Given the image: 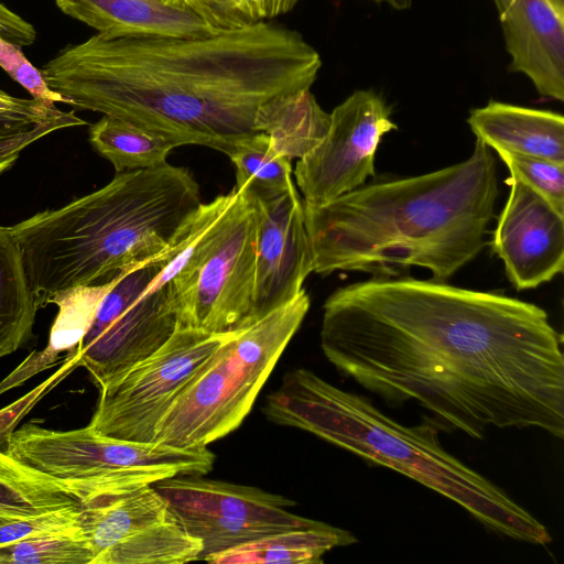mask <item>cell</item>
I'll return each instance as SVG.
<instances>
[{
    "label": "cell",
    "mask_w": 564,
    "mask_h": 564,
    "mask_svg": "<svg viewBox=\"0 0 564 564\" xmlns=\"http://www.w3.org/2000/svg\"><path fill=\"white\" fill-rule=\"evenodd\" d=\"M321 348L390 406L416 402L444 431L564 435L563 338L540 306L435 280L372 276L323 304Z\"/></svg>",
    "instance_id": "6da1fadb"
},
{
    "label": "cell",
    "mask_w": 564,
    "mask_h": 564,
    "mask_svg": "<svg viewBox=\"0 0 564 564\" xmlns=\"http://www.w3.org/2000/svg\"><path fill=\"white\" fill-rule=\"evenodd\" d=\"M322 59L297 31L269 21L206 36L95 34L45 63L75 108L129 121L181 145L229 155L258 132L260 108L311 89Z\"/></svg>",
    "instance_id": "7a4b0ae2"
},
{
    "label": "cell",
    "mask_w": 564,
    "mask_h": 564,
    "mask_svg": "<svg viewBox=\"0 0 564 564\" xmlns=\"http://www.w3.org/2000/svg\"><path fill=\"white\" fill-rule=\"evenodd\" d=\"M497 197L495 158L476 139L463 162L303 203L314 272L399 276L419 267L446 282L484 248Z\"/></svg>",
    "instance_id": "3957f363"
},
{
    "label": "cell",
    "mask_w": 564,
    "mask_h": 564,
    "mask_svg": "<svg viewBox=\"0 0 564 564\" xmlns=\"http://www.w3.org/2000/svg\"><path fill=\"white\" fill-rule=\"evenodd\" d=\"M202 203L189 170L165 162L118 172L104 187L11 226L37 308L160 253Z\"/></svg>",
    "instance_id": "277c9868"
},
{
    "label": "cell",
    "mask_w": 564,
    "mask_h": 564,
    "mask_svg": "<svg viewBox=\"0 0 564 564\" xmlns=\"http://www.w3.org/2000/svg\"><path fill=\"white\" fill-rule=\"evenodd\" d=\"M262 411L278 425L314 434L420 482L500 536L534 545L551 542L545 525L530 511L442 446L441 427L430 416L416 425L401 424L368 398L304 368L284 375Z\"/></svg>",
    "instance_id": "5b68a950"
},
{
    "label": "cell",
    "mask_w": 564,
    "mask_h": 564,
    "mask_svg": "<svg viewBox=\"0 0 564 564\" xmlns=\"http://www.w3.org/2000/svg\"><path fill=\"white\" fill-rule=\"evenodd\" d=\"M172 247L152 285L170 284L178 327L226 334L251 323L257 215L250 196L232 188L202 203Z\"/></svg>",
    "instance_id": "8992f818"
},
{
    "label": "cell",
    "mask_w": 564,
    "mask_h": 564,
    "mask_svg": "<svg viewBox=\"0 0 564 564\" xmlns=\"http://www.w3.org/2000/svg\"><path fill=\"white\" fill-rule=\"evenodd\" d=\"M310 304L303 289L290 302L235 330L162 419L154 442L181 449L204 448L235 431L251 411Z\"/></svg>",
    "instance_id": "52a82bcc"
},
{
    "label": "cell",
    "mask_w": 564,
    "mask_h": 564,
    "mask_svg": "<svg viewBox=\"0 0 564 564\" xmlns=\"http://www.w3.org/2000/svg\"><path fill=\"white\" fill-rule=\"evenodd\" d=\"M8 449L22 463L64 482L80 498L131 490L178 475L204 476L215 454L135 443L100 434L90 425L54 431L28 422L8 437Z\"/></svg>",
    "instance_id": "ba28073f"
},
{
    "label": "cell",
    "mask_w": 564,
    "mask_h": 564,
    "mask_svg": "<svg viewBox=\"0 0 564 564\" xmlns=\"http://www.w3.org/2000/svg\"><path fill=\"white\" fill-rule=\"evenodd\" d=\"M172 256L170 242L120 274L102 297L75 352L99 389L154 354L177 329L170 284L152 285Z\"/></svg>",
    "instance_id": "9c48e42d"
},
{
    "label": "cell",
    "mask_w": 564,
    "mask_h": 564,
    "mask_svg": "<svg viewBox=\"0 0 564 564\" xmlns=\"http://www.w3.org/2000/svg\"><path fill=\"white\" fill-rule=\"evenodd\" d=\"M232 333L177 327L160 349L100 389L88 425L117 440L154 442L162 419Z\"/></svg>",
    "instance_id": "30bf717a"
},
{
    "label": "cell",
    "mask_w": 564,
    "mask_h": 564,
    "mask_svg": "<svg viewBox=\"0 0 564 564\" xmlns=\"http://www.w3.org/2000/svg\"><path fill=\"white\" fill-rule=\"evenodd\" d=\"M185 531L202 543L199 561L261 539L322 521L307 519L290 509L296 502L258 487L178 475L154 485Z\"/></svg>",
    "instance_id": "8fae6325"
},
{
    "label": "cell",
    "mask_w": 564,
    "mask_h": 564,
    "mask_svg": "<svg viewBox=\"0 0 564 564\" xmlns=\"http://www.w3.org/2000/svg\"><path fill=\"white\" fill-rule=\"evenodd\" d=\"M79 523L93 564H183L198 561L189 535L153 485L79 499Z\"/></svg>",
    "instance_id": "7c38bea8"
},
{
    "label": "cell",
    "mask_w": 564,
    "mask_h": 564,
    "mask_svg": "<svg viewBox=\"0 0 564 564\" xmlns=\"http://www.w3.org/2000/svg\"><path fill=\"white\" fill-rule=\"evenodd\" d=\"M329 115L326 135L294 169L303 203L308 205L327 203L375 176L381 139L398 129L391 108L372 90L354 91Z\"/></svg>",
    "instance_id": "4fadbf2b"
},
{
    "label": "cell",
    "mask_w": 564,
    "mask_h": 564,
    "mask_svg": "<svg viewBox=\"0 0 564 564\" xmlns=\"http://www.w3.org/2000/svg\"><path fill=\"white\" fill-rule=\"evenodd\" d=\"M492 237L512 285L521 291L551 281L564 269V214L516 174Z\"/></svg>",
    "instance_id": "5bb4252c"
},
{
    "label": "cell",
    "mask_w": 564,
    "mask_h": 564,
    "mask_svg": "<svg viewBox=\"0 0 564 564\" xmlns=\"http://www.w3.org/2000/svg\"><path fill=\"white\" fill-rule=\"evenodd\" d=\"M251 199L257 215L252 323L296 297L314 265L303 200L295 184L280 196Z\"/></svg>",
    "instance_id": "9a60e30c"
},
{
    "label": "cell",
    "mask_w": 564,
    "mask_h": 564,
    "mask_svg": "<svg viewBox=\"0 0 564 564\" xmlns=\"http://www.w3.org/2000/svg\"><path fill=\"white\" fill-rule=\"evenodd\" d=\"M510 70L524 74L543 97L564 100V17L549 0H494Z\"/></svg>",
    "instance_id": "2e32d148"
},
{
    "label": "cell",
    "mask_w": 564,
    "mask_h": 564,
    "mask_svg": "<svg viewBox=\"0 0 564 564\" xmlns=\"http://www.w3.org/2000/svg\"><path fill=\"white\" fill-rule=\"evenodd\" d=\"M66 15L106 37L131 35L206 36L219 31L195 13L164 0H54Z\"/></svg>",
    "instance_id": "e0dca14e"
},
{
    "label": "cell",
    "mask_w": 564,
    "mask_h": 564,
    "mask_svg": "<svg viewBox=\"0 0 564 564\" xmlns=\"http://www.w3.org/2000/svg\"><path fill=\"white\" fill-rule=\"evenodd\" d=\"M476 139L507 151L564 164V118L561 113L490 100L470 111Z\"/></svg>",
    "instance_id": "ac0fdd59"
},
{
    "label": "cell",
    "mask_w": 564,
    "mask_h": 564,
    "mask_svg": "<svg viewBox=\"0 0 564 564\" xmlns=\"http://www.w3.org/2000/svg\"><path fill=\"white\" fill-rule=\"evenodd\" d=\"M115 280L104 285L75 288L57 295L52 304L58 306V314L51 328L47 346L42 351L31 354L0 382V394L52 367L61 358L62 352L67 351L68 357L76 352L102 297Z\"/></svg>",
    "instance_id": "d6986e66"
},
{
    "label": "cell",
    "mask_w": 564,
    "mask_h": 564,
    "mask_svg": "<svg viewBox=\"0 0 564 564\" xmlns=\"http://www.w3.org/2000/svg\"><path fill=\"white\" fill-rule=\"evenodd\" d=\"M357 542L348 531L321 522L273 533L207 557L212 564H314L335 547Z\"/></svg>",
    "instance_id": "ffe728a7"
},
{
    "label": "cell",
    "mask_w": 564,
    "mask_h": 564,
    "mask_svg": "<svg viewBox=\"0 0 564 564\" xmlns=\"http://www.w3.org/2000/svg\"><path fill=\"white\" fill-rule=\"evenodd\" d=\"M330 115L317 102L311 89L284 95L263 105L256 130L265 133L272 147L289 160L301 159L326 135Z\"/></svg>",
    "instance_id": "44dd1931"
},
{
    "label": "cell",
    "mask_w": 564,
    "mask_h": 564,
    "mask_svg": "<svg viewBox=\"0 0 564 564\" xmlns=\"http://www.w3.org/2000/svg\"><path fill=\"white\" fill-rule=\"evenodd\" d=\"M79 500L63 481L19 460L0 448V518L12 521L64 508H79Z\"/></svg>",
    "instance_id": "7402d4cb"
},
{
    "label": "cell",
    "mask_w": 564,
    "mask_h": 564,
    "mask_svg": "<svg viewBox=\"0 0 564 564\" xmlns=\"http://www.w3.org/2000/svg\"><path fill=\"white\" fill-rule=\"evenodd\" d=\"M37 310L15 237L0 225V359L31 339Z\"/></svg>",
    "instance_id": "603a6c76"
},
{
    "label": "cell",
    "mask_w": 564,
    "mask_h": 564,
    "mask_svg": "<svg viewBox=\"0 0 564 564\" xmlns=\"http://www.w3.org/2000/svg\"><path fill=\"white\" fill-rule=\"evenodd\" d=\"M89 142L117 173L161 165L176 148L162 135L107 115L90 126Z\"/></svg>",
    "instance_id": "cb8c5ba5"
},
{
    "label": "cell",
    "mask_w": 564,
    "mask_h": 564,
    "mask_svg": "<svg viewBox=\"0 0 564 564\" xmlns=\"http://www.w3.org/2000/svg\"><path fill=\"white\" fill-rule=\"evenodd\" d=\"M228 156L236 166L234 188L254 199L280 196L295 184L291 160L280 154L263 132L238 140Z\"/></svg>",
    "instance_id": "d4e9b609"
},
{
    "label": "cell",
    "mask_w": 564,
    "mask_h": 564,
    "mask_svg": "<svg viewBox=\"0 0 564 564\" xmlns=\"http://www.w3.org/2000/svg\"><path fill=\"white\" fill-rule=\"evenodd\" d=\"M93 551L78 521L0 544V564H93Z\"/></svg>",
    "instance_id": "484cf974"
},
{
    "label": "cell",
    "mask_w": 564,
    "mask_h": 564,
    "mask_svg": "<svg viewBox=\"0 0 564 564\" xmlns=\"http://www.w3.org/2000/svg\"><path fill=\"white\" fill-rule=\"evenodd\" d=\"M199 17L216 31L240 29L290 12L300 0H164Z\"/></svg>",
    "instance_id": "4316f807"
},
{
    "label": "cell",
    "mask_w": 564,
    "mask_h": 564,
    "mask_svg": "<svg viewBox=\"0 0 564 564\" xmlns=\"http://www.w3.org/2000/svg\"><path fill=\"white\" fill-rule=\"evenodd\" d=\"M74 111L44 119L0 121V175L10 170L33 142L61 129L85 126Z\"/></svg>",
    "instance_id": "83f0119b"
},
{
    "label": "cell",
    "mask_w": 564,
    "mask_h": 564,
    "mask_svg": "<svg viewBox=\"0 0 564 564\" xmlns=\"http://www.w3.org/2000/svg\"><path fill=\"white\" fill-rule=\"evenodd\" d=\"M509 172L564 214V164L507 151H496Z\"/></svg>",
    "instance_id": "f1b7e54d"
},
{
    "label": "cell",
    "mask_w": 564,
    "mask_h": 564,
    "mask_svg": "<svg viewBox=\"0 0 564 564\" xmlns=\"http://www.w3.org/2000/svg\"><path fill=\"white\" fill-rule=\"evenodd\" d=\"M0 67L17 83H19L32 98L48 102H63L67 100L58 93L52 90L45 82L41 69L35 68L24 56L21 47L0 36Z\"/></svg>",
    "instance_id": "f546056e"
},
{
    "label": "cell",
    "mask_w": 564,
    "mask_h": 564,
    "mask_svg": "<svg viewBox=\"0 0 564 564\" xmlns=\"http://www.w3.org/2000/svg\"><path fill=\"white\" fill-rule=\"evenodd\" d=\"M63 111L55 104L13 97L0 89V121L44 119L58 116Z\"/></svg>",
    "instance_id": "4dcf8cb0"
},
{
    "label": "cell",
    "mask_w": 564,
    "mask_h": 564,
    "mask_svg": "<svg viewBox=\"0 0 564 564\" xmlns=\"http://www.w3.org/2000/svg\"><path fill=\"white\" fill-rule=\"evenodd\" d=\"M0 36L20 47L36 40L35 28L0 1Z\"/></svg>",
    "instance_id": "1f68e13d"
},
{
    "label": "cell",
    "mask_w": 564,
    "mask_h": 564,
    "mask_svg": "<svg viewBox=\"0 0 564 564\" xmlns=\"http://www.w3.org/2000/svg\"><path fill=\"white\" fill-rule=\"evenodd\" d=\"M377 3H387L395 10H406L412 6V0H372Z\"/></svg>",
    "instance_id": "d6a6232c"
},
{
    "label": "cell",
    "mask_w": 564,
    "mask_h": 564,
    "mask_svg": "<svg viewBox=\"0 0 564 564\" xmlns=\"http://www.w3.org/2000/svg\"><path fill=\"white\" fill-rule=\"evenodd\" d=\"M555 10L564 17V0H549Z\"/></svg>",
    "instance_id": "836d02e7"
},
{
    "label": "cell",
    "mask_w": 564,
    "mask_h": 564,
    "mask_svg": "<svg viewBox=\"0 0 564 564\" xmlns=\"http://www.w3.org/2000/svg\"><path fill=\"white\" fill-rule=\"evenodd\" d=\"M6 522H9V521L0 518V525L6 523Z\"/></svg>",
    "instance_id": "e575fe53"
}]
</instances>
